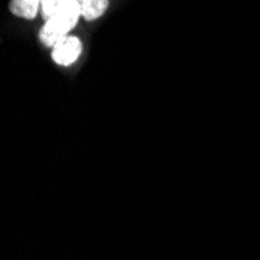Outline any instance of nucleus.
Listing matches in <instances>:
<instances>
[{"label": "nucleus", "mask_w": 260, "mask_h": 260, "mask_svg": "<svg viewBox=\"0 0 260 260\" xmlns=\"http://www.w3.org/2000/svg\"><path fill=\"white\" fill-rule=\"evenodd\" d=\"M83 53V42L77 36H66L52 47V59L56 66L69 67L78 61Z\"/></svg>", "instance_id": "obj_2"}, {"label": "nucleus", "mask_w": 260, "mask_h": 260, "mask_svg": "<svg viewBox=\"0 0 260 260\" xmlns=\"http://www.w3.org/2000/svg\"><path fill=\"white\" fill-rule=\"evenodd\" d=\"M81 17V4L78 0H70L59 14L44 22L39 30V41L45 47H55L61 39L69 36V31L77 27Z\"/></svg>", "instance_id": "obj_1"}, {"label": "nucleus", "mask_w": 260, "mask_h": 260, "mask_svg": "<svg viewBox=\"0 0 260 260\" xmlns=\"http://www.w3.org/2000/svg\"><path fill=\"white\" fill-rule=\"evenodd\" d=\"M41 4L42 0H10L8 8L10 13L16 17L31 20L41 11Z\"/></svg>", "instance_id": "obj_3"}, {"label": "nucleus", "mask_w": 260, "mask_h": 260, "mask_svg": "<svg viewBox=\"0 0 260 260\" xmlns=\"http://www.w3.org/2000/svg\"><path fill=\"white\" fill-rule=\"evenodd\" d=\"M69 2L70 0H42L41 13H42L44 20H49L55 17L56 14H59Z\"/></svg>", "instance_id": "obj_5"}, {"label": "nucleus", "mask_w": 260, "mask_h": 260, "mask_svg": "<svg viewBox=\"0 0 260 260\" xmlns=\"http://www.w3.org/2000/svg\"><path fill=\"white\" fill-rule=\"evenodd\" d=\"M109 8V0H87L81 4V16L84 20H97L100 19Z\"/></svg>", "instance_id": "obj_4"}]
</instances>
